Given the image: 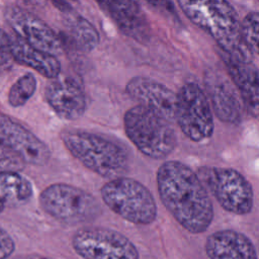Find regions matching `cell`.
Listing matches in <instances>:
<instances>
[{"instance_id":"cell-25","label":"cell","mask_w":259,"mask_h":259,"mask_svg":"<svg viewBox=\"0 0 259 259\" xmlns=\"http://www.w3.org/2000/svg\"><path fill=\"white\" fill-rule=\"evenodd\" d=\"M14 242L10 235L0 228V259H7L14 251Z\"/></svg>"},{"instance_id":"cell-18","label":"cell","mask_w":259,"mask_h":259,"mask_svg":"<svg viewBox=\"0 0 259 259\" xmlns=\"http://www.w3.org/2000/svg\"><path fill=\"white\" fill-rule=\"evenodd\" d=\"M8 41L12 60L31 68L48 79L59 77L62 67L57 57L28 45L14 33L8 34Z\"/></svg>"},{"instance_id":"cell-3","label":"cell","mask_w":259,"mask_h":259,"mask_svg":"<svg viewBox=\"0 0 259 259\" xmlns=\"http://www.w3.org/2000/svg\"><path fill=\"white\" fill-rule=\"evenodd\" d=\"M60 137L68 152L97 175L113 179L126 173L128 153L113 140L82 130H63Z\"/></svg>"},{"instance_id":"cell-22","label":"cell","mask_w":259,"mask_h":259,"mask_svg":"<svg viewBox=\"0 0 259 259\" xmlns=\"http://www.w3.org/2000/svg\"><path fill=\"white\" fill-rule=\"evenodd\" d=\"M258 32L259 14L257 11H251L245 15L240 23V34L244 46L253 56L258 54Z\"/></svg>"},{"instance_id":"cell-7","label":"cell","mask_w":259,"mask_h":259,"mask_svg":"<svg viewBox=\"0 0 259 259\" xmlns=\"http://www.w3.org/2000/svg\"><path fill=\"white\" fill-rule=\"evenodd\" d=\"M199 180L227 211L244 215L253 208L254 191L249 180L238 170L204 166L196 172Z\"/></svg>"},{"instance_id":"cell-17","label":"cell","mask_w":259,"mask_h":259,"mask_svg":"<svg viewBox=\"0 0 259 259\" xmlns=\"http://www.w3.org/2000/svg\"><path fill=\"white\" fill-rule=\"evenodd\" d=\"M228 74L248 113L257 118L259 111V77L257 67L253 63L238 62L222 53Z\"/></svg>"},{"instance_id":"cell-10","label":"cell","mask_w":259,"mask_h":259,"mask_svg":"<svg viewBox=\"0 0 259 259\" xmlns=\"http://www.w3.org/2000/svg\"><path fill=\"white\" fill-rule=\"evenodd\" d=\"M4 18L14 34L28 45L55 57L63 52L61 38L35 14L18 6H7Z\"/></svg>"},{"instance_id":"cell-19","label":"cell","mask_w":259,"mask_h":259,"mask_svg":"<svg viewBox=\"0 0 259 259\" xmlns=\"http://www.w3.org/2000/svg\"><path fill=\"white\" fill-rule=\"evenodd\" d=\"M65 27L71 44L80 52L90 53L99 44V32L96 27L74 9L65 13Z\"/></svg>"},{"instance_id":"cell-20","label":"cell","mask_w":259,"mask_h":259,"mask_svg":"<svg viewBox=\"0 0 259 259\" xmlns=\"http://www.w3.org/2000/svg\"><path fill=\"white\" fill-rule=\"evenodd\" d=\"M33 194L31 182L17 171L0 172V201L5 205L28 202Z\"/></svg>"},{"instance_id":"cell-6","label":"cell","mask_w":259,"mask_h":259,"mask_svg":"<svg viewBox=\"0 0 259 259\" xmlns=\"http://www.w3.org/2000/svg\"><path fill=\"white\" fill-rule=\"evenodd\" d=\"M38 200L45 212L70 226L91 222L101 213V206L91 193L67 183L49 185Z\"/></svg>"},{"instance_id":"cell-24","label":"cell","mask_w":259,"mask_h":259,"mask_svg":"<svg viewBox=\"0 0 259 259\" xmlns=\"http://www.w3.org/2000/svg\"><path fill=\"white\" fill-rule=\"evenodd\" d=\"M12 57L9 49L8 34L0 26V70H5L11 66Z\"/></svg>"},{"instance_id":"cell-1","label":"cell","mask_w":259,"mask_h":259,"mask_svg":"<svg viewBox=\"0 0 259 259\" xmlns=\"http://www.w3.org/2000/svg\"><path fill=\"white\" fill-rule=\"evenodd\" d=\"M159 197L175 221L191 234L205 232L213 220V205L196 172L171 160L160 165L156 175Z\"/></svg>"},{"instance_id":"cell-16","label":"cell","mask_w":259,"mask_h":259,"mask_svg":"<svg viewBox=\"0 0 259 259\" xmlns=\"http://www.w3.org/2000/svg\"><path fill=\"white\" fill-rule=\"evenodd\" d=\"M204 250L209 259H258L253 242L245 234L231 229L210 234Z\"/></svg>"},{"instance_id":"cell-14","label":"cell","mask_w":259,"mask_h":259,"mask_svg":"<svg viewBox=\"0 0 259 259\" xmlns=\"http://www.w3.org/2000/svg\"><path fill=\"white\" fill-rule=\"evenodd\" d=\"M204 84L207 99L217 117L223 122L240 123L243 107L231 81L221 73L210 71L204 76Z\"/></svg>"},{"instance_id":"cell-11","label":"cell","mask_w":259,"mask_h":259,"mask_svg":"<svg viewBox=\"0 0 259 259\" xmlns=\"http://www.w3.org/2000/svg\"><path fill=\"white\" fill-rule=\"evenodd\" d=\"M0 144L5 146L23 164L46 165L51 158L48 145L13 118L0 113Z\"/></svg>"},{"instance_id":"cell-21","label":"cell","mask_w":259,"mask_h":259,"mask_svg":"<svg viewBox=\"0 0 259 259\" xmlns=\"http://www.w3.org/2000/svg\"><path fill=\"white\" fill-rule=\"evenodd\" d=\"M36 85L37 82L33 74L26 73L20 76L8 92L9 104L12 107H20L24 105L34 94Z\"/></svg>"},{"instance_id":"cell-13","label":"cell","mask_w":259,"mask_h":259,"mask_svg":"<svg viewBox=\"0 0 259 259\" xmlns=\"http://www.w3.org/2000/svg\"><path fill=\"white\" fill-rule=\"evenodd\" d=\"M48 104L56 114L65 120H76L87 108V98L81 83L74 78H56L45 90Z\"/></svg>"},{"instance_id":"cell-26","label":"cell","mask_w":259,"mask_h":259,"mask_svg":"<svg viewBox=\"0 0 259 259\" xmlns=\"http://www.w3.org/2000/svg\"><path fill=\"white\" fill-rule=\"evenodd\" d=\"M10 259H53V258L39 255V254H24V255H18V256L12 257Z\"/></svg>"},{"instance_id":"cell-2","label":"cell","mask_w":259,"mask_h":259,"mask_svg":"<svg viewBox=\"0 0 259 259\" xmlns=\"http://www.w3.org/2000/svg\"><path fill=\"white\" fill-rule=\"evenodd\" d=\"M178 5L194 25L213 38L223 54L238 62L252 63L254 56L241 39L238 13L230 2L180 0Z\"/></svg>"},{"instance_id":"cell-4","label":"cell","mask_w":259,"mask_h":259,"mask_svg":"<svg viewBox=\"0 0 259 259\" xmlns=\"http://www.w3.org/2000/svg\"><path fill=\"white\" fill-rule=\"evenodd\" d=\"M123 128L128 140L146 157L162 160L177 146V136L171 123L141 105L127 109L123 115Z\"/></svg>"},{"instance_id":"cell-12","label":"cell","mask_w":259,"mask_h":259,"mask_svg":"<svg viewBox=\"0 0 259 259\" xmlns=\"http://www.w3.org/2000/svg\"><path fill=\"white\" fill-rule=\"evenodd\" d=\"M125 92L138 105L151 109L169 122L174 120L176 93L163 83L148 77L135 76L127 81Z\"/></svg>"},{"instance_id":"cell-15","label":"cell","mask_w":259,"mask_h":259,"mask_svg":"<svg viewBox=\"0 0 259 259\" xmlns=\"http://www.w3.org/2000/svg\"><path fill=\"white\" fill-rule=\"evenodd\" d=\"M97 4L109 15L123 34L140 42L150 39L149 21L137 1H98Z\"/></svg>"},{"instance_id":"cell-8","label":"cell","mask_w":259,"mask_h":259,"mask_svg":"<svg viewBox=\"0 0 259 259\" xmlns=\"http://www.w3.org/2000/svg\"><path fill=\"white\" fill-rule=\"evenodd\" d=\"M175 118L184 136L195 143L211 138L213 113L206 93L195 82L184 83L176 93Z\"/></svg>"},{"instance_id":"cell-23","label":"cell","mask_w":259,"mask_h":259,"mask_svg":"<svg viewBox=\"0 0 259 259\" xmlns=\"http://www.w3.org/2000/svg\"><path fill=\"white\" fill-rule=\"evenodd\" d=\"M23 168V162L5 146L0 144V172L17 171Z\"/></svg>"},{"instance_id":"cell-5","label":"cell","mask_w":259,"mask_h":259,"mask_svg":"<svg viewBox=\"0 0 259 259\" xmlns=\"http://www.w3.org/2000/svg\"><path fill=\"white\" fill-rule=\"evenodd\" d=\"M106 206L135 225H150L157 218V203L152 192L142 182L128 177L108 180L100 189Z\"/></svg>"},{"instance_id":"cell-9","label":"cell","mask_w":259,"mask_h":259,"mask_svg":"<svg viewBox=\"0 0 259 259\" xmlns=\"http://www.w3.org/2000/svg\"><path fill=\"white\" fill-rule=\"evenodd\" d=\"M74 251L83 259H139L135 244L116 230L83 227L72 237Z\"/></svg>"},{"instance_id":"cell-27","label":"cell","mask_w":259,"mask_h":259,"mask_svg":"<svg viewBox=\"0 0 259 259\" xmlns=\"http://www.w3.org/2000/svg\"><path fill=\"white\" fill-rule=\"evenodd\" d=\"M4 206H5V205H4V204H3V203L0 201V212H2V210H3Z\"/></svg>"}]
</instances>
